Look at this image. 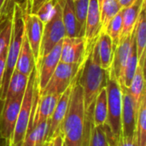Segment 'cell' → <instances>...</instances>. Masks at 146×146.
<instances>
[{
	"label": "cell",
	"instance_id": "27",
	"mask_svg": "<svg viewBox=\"0 0 146 146\" xmlns=\"http://www.w3.org/2000/svg\"><path fill=\"white\" fill-rule=\"evenodd\" d=\"M112 40L113 47L115 49L120 42L121 32H122V12L121 11L116 14L108 23L107 27L104 29Z\"/></svg>",
	"mask_w": 146,
	"mask_h": 146
},
{
	"label": "cell",
	"instance_id": "34",
	"mask_svg": "<svg viewBox=\"0 0 146 146\" xmlns=\"http://www.w3.org/2000/svg\"><path fill=\"white\" fill-rule=\"evenodd\" d=\"M7 50H4L2 53V55L0 56V89H1L2 80H3V74H4V69H5L6 57H7Z\"/></svg>",
	"mask_w": 146,
	"mask_h": 146
},
{
	"label": "cell",
	"instance_id": "18",
	"mask_svg": "<svg viewBox=\"0 0 146 146\" xmlns=\"http://www.w3.org/2000/svg\"><path fill=\"white\" fill-rule=\"evenodd\" d=\"M35 66H36V63H35L34 56H33L30 44L28 43V40L24 32L22 43H21L19 56L15 63V69L18 71L19 73L29 77L30 74L32 73Z\"/></svg>",
	"mask_w": 146,
	"mask_h": 146
},
{
	"label": "cell",
	"instance_id": "4",
	"mask_svg": "<svg viewBox=\"0 0 146 146\" xmlns=\"http://www.w3.org/2000/svg\"><path fill=\"white\" fill-rule=\"evenodd\" d=\"M38 68L35 66L28 77L27 88L21 101L13 137L12 139L9 141L13 145H16L24 140L29 125V121L32 117V114L35 107V104L38 102Z\"/></svg>",
	"mask_w": 146,
	"mask_h": 146
},
{
	"label": "cell",
	"instance_id": "31",
	"mask_svg": "<svg viewBox=\"0 0 146 146\" xmlns=\"http://www.w3.org/2000/svg\"><path fill=\"white\" fill-rule=\"evenodd\" d=\"M107 140L111 146H139L136 133L131 138H127L122 136L118 139H115L108 126H107Z\"/></svg>",
	"mask_w": 146,
	"mask_h": 146
},
{
	"label": "cell",
	"instance_id": "26",
	"mask_svg": "<svg viewBox=\"0 0 146 146\" xmlns=\"http://www.w3.org/2000/svg\"><path fill=\"white\" fill-rule=\"evenodd\" d=\"M136 134L139 146H146V95L142 98L138 110Z\"/></svg>",
	"mask_w": 146,
	"mask_h": 146
},
{
	"label": "cell",
	"instance_id": "22",
	"mask_svg": "<svg viewBox=\"0 0 146 146\" xmlns=\"http://www.w3.org/2000/svg\"><path fill=\"white\" fill-rule=\"evenodd\" d=\"M128 91L134 99L136 105L139 109L142 98L146 95L145 80V67L138 64Z\"/></svg>",
	"mask_w": 146,
	"mask_h": 146
},
{
	"label": "cell",
	"instance_id": "1",
	"mask_svg": "<svg viewBox=\"0 0 146 146\" xmlns=\"http://www.w3.org/2000/svg\"><path fill=\"white\" fill-rule=\"evenodd\" d=\"M79 75L80 71L72 89L67 115L60 129V134L65 146H88L91 131L93 127L92 114L94 105L86 112L85 111L83 89L78 81Z\"/></svg>",
	"mask_w": 146,
	"mask_h": 146
},
{
	"label": "cell",
	"instance_id": "14",
	"mask_svg": "<svg viewBox=\"0 0 146 146\" xmlns=\"http://www.w3.org/2000/svg\"><path fill=\"white\" fill-rule=\"evenodd\" d=\"M102 30L103 27L98 0H89L84 35L88 46L98 39V37Z\"/></svg>",
	"mask_w": 146,
	"mask_h": 146
},
{
	"label": "cell",
	"instance_id": "36",
	"mask_svg": "<svg viewBox=\"0 0 146 146\" xmlns=\"http://www.w3.org/2000/svg\"><path fill=\"white\" fill-rule=\"evenodd\" d=\"M136 0H117V2L119 3L121 9H125L129 7L130 5H132Z\"/></svg>",
	"mask_w": 146,
	"mask_h": 146
},
{
	"label": "cell",
	"instance_id": "24",
	"mask_svg": "<svg viewBox=\"0 0 146 146\" xmlns=\"http://www.w3.org/2000/svg\"><path fill=\"white\" fill-rule=\"evenodd\" d=\"M108 115V106H107V92L105 87L103 88L98 93L93 107L92 114V122L93 127H100L106 123Z\"/></svg>",
	"mask_w": 146,
	"mask_h": 146
},
{
	"label": "cell",
	"instance_id": "30",
	"mask_svg": "<svg viewBox=\"0 0 146 146\" xmlns=\"http://www.w3.org/2000/svg\"><path fill=\"white\" fill-rule=\"evenodd\" d=\"M88 4H89V0H80V1L74 2L75 15L84 33H85L86 21L87 11H88Z\"/></svg>",
	"mask_w": 146,
	"mask_h": 146
},
{
	"label": "cell",
	"instance_id": "20",
	"mask_svg": "<svg viewBox=\"0 0 146 146\" xmlns=\"http://www.w3.org/2000/svg\"><path fill=\"white\" fill-rule=\"evenodd\" d=\"M134 38L139 59V64L145 66L146 47V16L145 6L142 8L134 28Z\"/></svg>",
	"mask_w": 146,
	"mask_h": 146
},
{
	"label": "cell",
	"instance_id": "37",
	"mask_svg": "<svg viewBox=\"0 0 146 146\" xmlns=\"http://www.w3.org/2000/svg\"><path fill=\"white\" fill-rule=\"evenodd\" d=\"M8 146H27L24 143H23V141L22 142H21V143H18V144H16V145H13L12 143H8Z\"/></svg>",
	"mask_w": 146,
	"mask_h": 146
},
{
	"label": "cell",
	"instance_id": "9",
	"mask_svg": "<svg viewBox=\"0 0 146 146\" xmlns=\"http://www.w3.org/2000/svg\"><path fill=\"white\" fill-rule=\"evenodd\" d=\"M22 98L23 95L3 104L0 116V136L7 143L12 139Z\"/></svg>",
	"mask_w": 146,
	"mask_h": 146
},
{
	"label": "cell",
	"instance_id": "5",
	"mask_svg": "<svg viewBox=\"0 0 146 146\" xmlns=\"http://www.w3.org/2000/svg\"><path fill=\"white\" fill-rule=\"evenodd\" d=\"M105 89L107 92L108 106V115L105 124L109 127L113 138L118 139L123 136L121 130L122 94L121 87L111 69L110 71V76Z\"/></svg>",
	"mask_w": 146,
	"mask_h": 146
},
{
	"label": "cell",
	"instance_id": "38",
	"mask_svg": "<svg viewBox=\"0 0 146 146\" xmlns=\"http://www.w3.org/2000/svg\"><path fill=\"white\" fill-rule=\"evenodd\" d=\"M0 146H8V143L0 136Z\"/></svg>",
	"mask_w": 146,
	"mask_h": 146
},
{
	"label": "cell",
	"instance_id": "33",
	"mask_svg": "<svg viewBox=\"0 0 146 146\" xmlns=\"http://www.w3.org/2000/svg\"><path fill=\"white\" fill-rule=\"evenodd\" d=\"M50 0H26L23 13L36 15L38 10L47 2Z\"/></svg>",
	"mask_w": 146,
	"mask_h": 146
},
{
	"label": "cell",
	"instance_id": "23",
	"mask_svg": "<svg viewBox=\"0 0 146 146\" xmlns=\"http://www.w3.org/2000/svg\"><path fill=\"white\" fill-rule=\"evenodd\" d=\"M27 81H28L27 76L19 73L15 69L9 80V83L3 104L4 102L12 100L15 98L24 95V92L27 88Z\"/></svg>",
	"mask_w": 146,
	"mask_h": 146
},
{
	"label": "cell",
	"instance_id": "10",
	"mask_svg": "<svg viewBox=\"0 0 146 146\" xmlns=\"http://www.w3.org/2000/svg\"><path fill=\"white\" fill-rule=\"evenodd\" d=\"M76 77H77V75L75 76L74 80L71 83V85L62 93V95L57 102V104L50 118V125H49V128H48L46 142L50 141L56 136L60 134L61 127L63 123V121L67 115V113H68V110L69 108L72 89H73L74 81L76 80Z\"/></svg>",
	"mask_w": 146,
	"mask_h": 146
},
{
	"label": "cell",
	"instance_id": "13",
	"mask_svg": "<svg viewBox=\"0 0 146 146\" xmlns=\"http://www.w3.org/2000/svg\"><path fill=\"white\" fill-rule=\"evenodd\" d=\"M62 41L59 42L44 56H43L37 67L38 74V92H40L47 85L56 66L60 62L61 49Z\"/></svg>",
	"mask_w": 146,
	"mask_h": 146
},
{
	"label": "cell",
	"instance_id": "6",
	"mask_svg": "<svg viewBox=\"0 0 146 146\" xmlns=\"http://www.w3.org/2000/svg\"><path fill=\"white\" fill-rule=\"evenodd\" d=\"M65 37L66 31L62 21V5L57 0L53 14L48 19V21L44 23L43 35L39 50V59L36 66L39 64L41 58L47 55L55 45L62 41Z\"/></svg>",
	"mask_w": 146,
	"mask_h": 146
},
{
	"label": "cell",
	"instance_id": "16",
	"mask_svg": "<svg viewBox=\"0 0 146 146\" xmlns=\"http://www.w3.org/2000/svg\"><path fill=\"white\" fill-rule=\"evenodd\" d=\"M131 40H132V33L127 37L121 38L120 39L119 44L115 49L111 70L113 71L118 82L121 80L122 77L124 68L129 56Z\"/></svg>",
	"mask_w": 146,
	"mask_h": 146
},
{
	"label": "cell",
	"instance_id": "2",
	"mask_svg": "<svg viewBox=\"0 0 146 146\" xmlns=\"http://www.w3.org/2000/svg\"><path fill=\"white\" fill-rule=\"evenodd\" d=\"M110 71L101 67L96 40L89 49L84 64L80 70L78 80L83 89L85 111L93 106L98 93L106 86Z\"/></svg>",
	"mask_w": 146,
	"mask_h": 146
},
{
	"label": "cell",
	"instance_id": "32",
	"mask_svg": "<svg viewBox=\"0 0 146 146\" xmlns=\"http://www.w3.org/2000/svg\"><path fill=\"white\" fill-rule=\"evenodd\" d=\"M26 3V0H5L0 15L2 16H10L13 14V8L14 5H18L21 8V9H24Z\"/></svg>",
	"mask_w": 146,
	"mask_h": 146
},
{
	"label": "cell",
	"instance_id": "40",
	"mask_svg": "<svg viewBox=\"0 0 146 146\" xmlns=\"http://www.w3.org/2000/svg\"><path fill=\"white\" fill-rule=\"evenodd\" d=\"M76 1H80V0H73V2H76Z\"/></svg>",
	"mask_w": 146,
	"mask_h": 146
},
{
	"label": "cell",
	"instance_id": "19",
	"mask_svg": "<svg viewBox=\"0 0 146 146\" xmlns=\"http://www.w3.org/2000/svg\"><path fill=\"white\" fill-rule=\"evenodd\" d=\"M97 44L101 67L102 68L110 71L113 62L115 49L111 38L104 29L100 32L98 37Z\"/></svg>",
	"mask_w": 146,
	"mask_h": 146
},
{
	"label": "cell",
	"instance_id": "11",
	"mask_svg": "<svg viewBox=\"0 0 146 146\" xmlns=\"http://www.w3.org/2000/svg\"><path fill=\"white\" fill-rule=\"evenodd\" d=\"M121 87L122 108H121V130L123 137L131 138L136 133V122L138 107L128 88Z\"/></svg>",
	"mask_w": 146,
	"mask_h": 146
},
{
	"label": "cell",
	"instance_id": "8",
	"mask_svg": "<svg viewBox=\"0 0 146 146\" xmlns=\"http://www.w3.org/2000/svg\"><path fill=\"white\" fill-rule=\"evenodd\" d=\"M92 44L88 46L84 37H65L62 43L60 62L82 66Z\"/></svg>",
	"mask_w": 146,
	"mask_h": 146
},
{
	"label": "cell",
	"instance_id": "7",
	"mask_svg": "<svg viewBox=\"0 0 146 146\" xmlns=\"http://www.w3.org/2000/svg\"><path fill=\"white\" fill-rule=\"evenodd\" d=\"M82 66L60 62L45 87L38 92V96L47 94H62L71 85Z\"/></svg>",
	"mask_w": 146,
	"mask_h": 146
},
{
	"label": "cell",
	"instance_id": "42",
	"mask_svg": "<svg viewBox=\"0 0 146 146\" xmlns=\"http://www.w3.org/2000/svg\"><path fill=\"white\" fill-rule=\"evenodd\" d=\"M63 146H65V145H64V144H63Z\"/></svg>",
	"mask_w": 146,
	"mask_h": 146
},
{
	"label": "cell",
	"instance_id": "28",
	"mask_svg": "<svg viewBox=\"0 0 146 146\" xmlns=\"http://www.w3.org/2000/svg\"><path fill=\"white\" fill-rule=\"evenodd\" d=\"M12 31V15H0V56L8 49Z\"/></svg>",
	"mask_w": 146,
	"mask_h": 146
},
{
	"label": "cell",
	"instance_id": "41",
	"mask_svg": "<svg viewBox=\"0 0 146 146\" xmlns=\"http://www.w3.org/2000/svg\"><path fill=\"white\" fill-rule=\"evenodd\" d=\"M107 141H108V140H107ZM108 146H111L110 145V143H109V142H108Z\"/></svg>",
	"mask_w": 146,
	"mask_h": 146
},
{
	"label": "cell",
	"instance_id": "29",
	"mask_svg": "<svg viewBox=\"0 0 146 146\" xmlns=\"http://www.w3.org/2000/svg\"><path fill=\"white\" fill-rule=\"evenodd\" d=\"M88 146H108L107 141V125L92 127Z\"/></svg>",
	"mask_w": 146,
	"mask_h": 146
},
{
	"label": "cell",
	"instance_id": "39",
	"mask_svg": "<svg viewBox=\"0 0 146 146\" xmlns=\"http://www.w3.org/2000/svg\"><path fill=\"white\" fill-rule=\"evenodd\" d=\"M4 2H5V0H0V13H1V10H2V8H3Z\"/></svg>",
	"mask_w": 146,
	"mask_h": 146
},
{
	"label": "cell",
	"instance_id": "35",
	"mask_svg": "<svg viewBox=\"0 0 146 146\" xmlns=\"http://www.w3.org/2000/svg\"><path fill=\"white\" fill-rule=\"evenodd\" d=\"M51 140H52V146H63V139L61 134H58Z\"/></svg>",
	"mask_w": 146,
	"mask_h": 146
},
{
	"label": "cell",
	"instance_id": "21",
	"mask_svg": "<svg viewBox=\"0 0 146 146\" xmlns=\"http://www.w3.org/2000/svg\"><path fill=\"white\" fill-rule=\"evenodd\" d=\"M138 64H139V59H138V54H137V49H136V44L134 38V29H133L132 33V40H131L129 56L124 68L122 77L119 81L121 86H125L127 88L129 87Z\"/></svg>",
	"mask_w": 146,
	"mask_h": 146
},
{
	"label": "cell",
	"instance_id": "12",
	"mask_svg": "<svg viewBox=\"0 0 146 146\" xmlns=\"http://www.w3.org/2000/svg\"><path fill=\"white\" fill-rule=\"evenodd\" d=\"M23 21L24 32L30 44L32 52L34 56L35 63L37 65L39 59V50L43 35L44 22L36 15L26 13H23Z\"/></svg>",
	"mask_w": 146,
	"mask_h": 146
},
{
	"label": "cell",
	"instance_id": "17",
	"mask_svg": "<svg viewBox=\"0 0 146 146\" xmlns=\"http://www.w3.org/2000/svg\"><path fill=\"white\" fill-rule=\"evenodd\" d=\"M146 5L145 0H136L127 8L121 9L122 12V32L121 38L130 35L135 28L137 21L140 15L141 9Z\"/></svg>",
	"mask_w": 146,
	"mask_h": 146
},
{
	"label": "cell",
	"instance_id": "15",
	"mask_svg": "<svg viewBox=\"0 0 146 146\" xmlns=\"http://www.w3.org/2000/svg\"><path fill=\"white\" fill-rule=\"evenodd\" d=\"M58 1L62 5V21L66 31V37H69V38L84 37L85 33L76 18L73 0H58Z\"/></svg>",
	"mask_w": 146,
	"mask_h": 146
},
{
	"label": "cell",
	"instance_id": "25",
	"mask_svg": "<svg viewBox=\"0 0 146 146\" xmlns=\"http://www.w3.org/2000/svg\"><path fill=\"white\" fill-rule=\"evenodd\" d=\"M98 3L100 10L102 27L104 29L110 21L121 11V8L117 0H98Z\"/></svg>",
	"mask_w": 146,
	"mask_h": 146
},
{
	"label": "cell",
	"instance_id": "3",
	"mask_svg": "<svg viewBox=\"0 0 146 146\" xmlns=\"http://www.w3.org/2000/svg\"><path fill=\"white\" fill-rule=\"evenodd\" d=\"M24 35V21H23V12L20 6L14 5L13 14H12V31L9 44L7 50V57L4 74L2 80L1 89H0V102H3L5 98V94L8 89L9 80L15 70V63L19 56L20 49L22 43V38Z\"/></svg>",
	"mask_w": 146,
	"mask_h": 146
}]
</instances>
